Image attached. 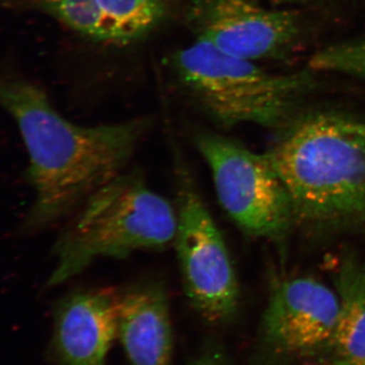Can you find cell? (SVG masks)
Segmentation results:
<instances>
[{"label": "cell", "mask_w": 365, "mask_h": 365, "mask_svg": "<svg viewBox=\"0 0 365 365\" xmlns=\"http://www.w3.org/2000/svg\"><path fill=\"white\" fill-rule=\"evenodd\" d=\"M0 109L18 126L28 153L32 205L20 234L32 235L71 216L106 182L125 172L151 121L81 126L53 106L14 59L0 60Z\"/></svg>", "instance_id": "6da1fadb"}, {"label": "cell", "mask_w": 365, "mask_h": 365, "mask_svg": "<svg viewBox=\"0 0 365 365\" xmlns=\"http://www.w3.org/2000/svg\"><path fill=\"white\" fill-rule=\"evenodd\" d=\"M292 201L294 220L317 227L365 220V139L344 120H302L266 153Z\"/></svg>", "instance_id": "7a4b0ae2"}, {"label": "cell", "mask_w": 365, "mask_h": 365, "mask_svg": "<svg viewBox=\"0 0 365 365\" xmlns=\"http://www.w3.org/2000/svg\"><path fill=\"white\" fill-rule=\"evenodd\" d=\"M71 216L53 246L48 288L68 282L100 259L167 249L176 235V207L138 170L106 182Z\"/></svg>", "instance_id": "3957f363"}, {"label": "cell", "mask_w": 365, "mask_h": 365, "mask_svg": "<svg viewBox=\"0 0 365 365\" xmlns=\"http://www.w3.org/2000/svg\"><path fill=\"white\" fill-rule=\"evenodd\" d=\"M173 67L201 109L225 127L279 123L309 81L307 74L268 73L200 39L178 51Z\"/></svg>", "instance_id": "277c9868"}, {"label": "cell", "mask_w": 365, "mask_h": 365, "mask_svg": "<svg viewBox=\"0 0 365 365\" xmlns=\"http://www.w3.org/2000/svg\"><path fill=\"white\" fill-rule=\"evenodd\" d=\"M176 249L182 287L197 314L212 325L234 318L240 290L232 259L220 228L196 186L188 163L175 148Z\"/></svg>", "instance_id": "5b68a950"}, {"label": "cell", "mask_w": 365, "mask_h": 365, "mask_svg": "<svg viewBox=\"0 0 365 365\" xmlns=\"http://www.w3.org/2000/svg\"><path fill=\"white\" fill-rule=\"evenodd\" d=\"M194 141L212 173L220 205L237 227L255 237L284 235L294 220L292 201L266 153L211 131H197Z\"/></svg>", "instance_id": "8992f818"}, {"label": "cell", "mask_w": 365, "mask_h": 365, "mask_svg": "<svg viewBox=\"0 0 365 365\" xmlns=\"http://www.w3.org/2000/svg\"><path fill=\"white\" fill-rule=\"evenodd\" d=\"M188 20L197 39L254 62L276 56L299 35L294 13L266 9L254 0H192Z\"/></svg>", "instance_id": "52a82bcc"}, {"label": "cell", "mask_w": 365, "mask_h": 365, "mask_svg": "<svg viewBox=\"0 0 365 365\" xmlns=\"http://www.w3.org/2000/svg\"><path fill=\"white\" fill-rule=\"evenodd\" d=\"M340 313L338 294L311 277L273 287L262 321V339L275 354L304 357L330 348Z\"/></svg>", "instance_id": "ba28073f"}, {"label": "cell", "mask_w": 365, "mask_h": 365, "mask_svg": "<svg viewBox=\"0 0 365 365\" xmlns=\"http://www.w3.org/2000/svg\"><path fill=\"white\" fill-rule=\"evenodd\" d=\"M0 11L38 13L105 45L125 46L160 26L165 0H0Z\"/></svg>", "instance_id": "9c48e42d"}, {"label": "cell", "mask_w": 365, "mask_h": 365, "mask_svg": "<svg viewBox=\"0 0 365 365\" xmlns=\"http://www.w3.org/2000/svg\"><path fill=\"white\" fill-rule=\"evenodd\" d=\"M118 294L76 290L57 302L51 341L58 365H106L118 335Z\"/></svg>", "instance_id": "30bf717a"}, {"label": "cell", "mask_w": 365, "mask_h": 365, "mask_svg": "<svg viewBox=\"0 0 365 365\" xmlns=\"http://www.w3.org/2000/svg\"><path fill=\"white\" fill-rule=\"evenodd\" d=\"M118 336L131 365H170L173 331L169 299L160 281L118 294Z\"/></svg>", "instance_id": "8fae6325"}, {"label": "cell", "mask_w": 365, "mask_h": 365, "mask_svg": "<svg viewBox=\"0 0 365 365\" xmlns=\"http://www.w3.org/2000/svg\"><path fill=\"white\" fill-rule=\"evenodd\" d=\"M340 313L330 348L365 360V270L347 262L336 277Z\"/></svg>", "instance_id": "7c38bea8"}, {"label": "cell", "mask_w": 365, "mask_h": 365, "mask_svg": "<svg viewBox=\"0 0 365 365\" xmlns=\"http://www.w3.org/2000/svg\"><path fill=\"white\" fill-rule=\"evenodd\" d=\"M190 365H232L227 355L216 343L208 342Z\"/></svg>", "instance_id": "4fadbf2b"}, {"label": "cell", "mask_w": 365, "mask_h": 365, "mask_svg": "<svg viewBox=\"0 0 365 365\" xmlns=\"http://www.w3.org/2000/svg\"><path fill=\"white\" fill-rule=\"evenodd\" d=\"M330 349V356L326 357L325 359L318 360L311 365H365V360L354 359L349 355L336 351L332 348Z\"/></svg>", "instance_id": "5bb4252c"}, {"label": "cell", "mask_w": 365, "mask_h": 365, "mask_svg": "<svg viewBox=\"0 0 365 365\" xmlns=\"http://www.w3.org/2000/svg\"><path fill=\"white\" fill-rule=\"evenodd\" d=\"M344 125L346 129L352 132V133L356 134L361 138L365 139V123L362 122H352L344 120Z\"/></svg>", "instance_id": "9a60e30c"}]
</instances>
